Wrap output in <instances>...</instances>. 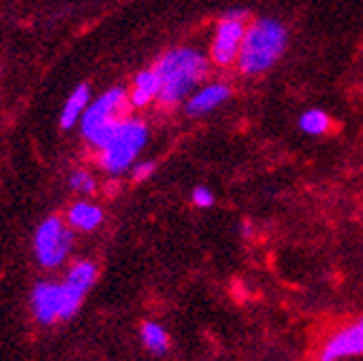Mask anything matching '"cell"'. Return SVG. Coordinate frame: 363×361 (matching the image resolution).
Instances as JSON below:
<instances>
[{
	"label": "cell",
	"instance_id": "1",
	"mask_svg": "<svg viewBox=\"0 0 363 361\" xmlns=\"http://www.w3.org/2000/svg\"><path fill=\"white\" fill-rule=\"evenodd\" d=\"M153 69L162 80L157 102L162 106H175L208 76V58L199 49L177 47L167 51Z\"/></svg>",
	"mask_w": 363,
	"mask_h": 361
},
{
	"label": "cell",
	"instance_id": "2",
	"mask_svg": "<svg viewBox=\"0 0 363 361\" xmlns=\"http://www.w3.org/2000/svg\"><path fill=\"white\" fill-rule=\"evenodd\" d=\"M288 49V29L277 18H257L246 27L238 69L244 76H262L275 67Z\"/></svg>",
	"mask_w": 363,
	"mask_h": 361
},
{
	"label": "cell",
	"instance_id": "3",
	"mask_svg": "<svg viewBox=\"0 0 363 361\" xmlns=\"http://www.w3.org/2000/svg\"><path fill=\"white\" fill-rule=\"evenodd\" d=\"M126 104H129V96H126V89L122 87L108 89L96 102H91V106L86 104L80 118V129L91 147L100 151L108 142V138L118 129L120 120H124L122 113L126 111Z\"/></svg>",
	"mask_w": 363,
	"mask_h": 361
},
{
	"label": "cell",
	"instance_id": "4",
	"mask_svg": "<svg viewBox=\"0 0 363 361\" xmlns=\"http://www.w3.org/2000/svg\"><path fill=\"white\" fill-rule=\"evenodd\" d=\"M147 140H149V126L142 120L135 118L120 120L113 135L100 149V167L111 175L124 173L133 165L138 153L147 147Z\"/></svg>",
	"mask_w": 363,
	"mask_h": 361
},
{
	"label": "cell",
	"instance_id": "5",
	"mask_svg": "<svg viewBox=\"0 0 363 361\" xmlns=\"http://www.w3.org/2000/svg\"><path fill=\"white\" fill-rule=\"evenodd\" d=\"M246 9H230L222 16L215 27V35L211 43V62L217 67H230L238 62L242 40L246 33Z\"/></svg>",
	"mask_w": 363,
	"mask_h": 361
},
{
	"label": "cell",
	"instance_id": "6",
	"mask_svg": "<svg viewBox=\"0 0 363 361\" xmlns=\"http://www.w3.org/2000/svg\"><path fill=\"white\" fill-rule=\"evenodd\" d=\"M71 244H74V233H71L65 222L60 218H47L38 228H35V235H33V252H35V260H38L40 266L45 268H56L60 266L69 250Z\"/></svg>",
	"mask_w": 363,
	"mask_h": 361
},
{
	"label": "cell",
	"instance_id": "7",
	"mask_svg": "<svg viewBox=\"0 0 363 361\" xmlns=\"http://www.w3.org/2000/svg\"><path fill=\"white\" fill-rule=\"evenodd\" d=\"M357 357H363V315L325 339L317 361H346Z\"/></svg>",
	"mask_w": 363,
	"mask_h": 361
},
{
	"label": "cell",
	"instance_id": "8",
	"mask_svg": "<svg viewBox=\"0 0 363 361\" xmlns=\"http://www.w3.org/2000/svg\"><path fill=\"white\" fill-rule=\"evenodd\" d=\"M31 311L35 321L51 326L60 321V284L38 282L31 293Z\"/></svg>",
	"mask_w": 363,
	"mask_h": 361
},
{
	"label": "cell",
	"instance_id": "9",
	"mask_svg": "<svg viewBox=\"0 0 363 361\" xmlns=\"http://www.w3.org/2000/svg\"><path fill=\"white\" fill-rule=\"evenodd\" d=\"M228 98H230V87L224 82H213V84L202 87L186 100L184 111L189 118H202L215 111L217 106H222Z\"/></svg>",
	"mask_w": 363,
	"mask_h": 361
},
{
	"label": "cell",
	"instance_id": "10",
	"mask_svg": "<svg viewBox=\"0 0 363 361\" xmlns=\"http://www.w3.org/2000/svg\"><path fill=\"white\" fill-rule=\"evenodd\" d=\"M160 89H162V80H160L155 69L140 71V74L135 76L131 94H129V104L133 106V109H144V106H149L153 100H157Z\"/></svg>",
	"mask_w": 363,
	"mask_h": 361
},
{
	"label": "cell",
	"instance_id": "11",
	"mask_svg": "<svg viewBox=\"0 0 363 361\" xmlns=\"http://www.w3.org/2000/svg\"><path fill=\"white\" fill-rule=\"evenodd\" d=\"M67 220L74 228H80V231H96L102 220H104V213L100 206L96 204H89V202H76L74 206L69 209L67 213Z\"/></svg>",
	"mask_w": 363,
	"mask_h": 361
},
{
	"label": "cell",
	"instance_id": "12",
	"mask_svg": "<svg viewBox=\"0 0 363 361\" xmlns=\"http://www.w3.org/2000/svg\"><path fill=\"white\" fill-rule=\"evenodd\" d=\"M89 84H80L74 89V94L69 96L67 104H65V109L60 113V126L67 131L71 129L74 124H78V120L82 118L84 109H86V104H89Z\"/></svg>",
	"mask_w": 363,
	"mask_h": 361
},
{
	"label": "cell",
	"instance_id": "13",
	"mask_svg": "<svg viewBox=\"0 0 363 361\" xmlns=\"http://www.w3.org/2000/svg\"><path fill=\"white\" fill-rule=\"evenodd\" d=\"M140 339H142L144 348H147L149 352H153V355L162 357V355H167V350H169V333L157 321H144L140 326Z\"/></svg>",
	"mask_w": 363,
	"mask_h": 361
},
{
	"label": "cell",
	"instance_id": "14",
	"mask_svg": "<svg viewBox=\"0 0 363 361\" xmlns=\"http://www.w3.org/2000/svg\"><path fill=\"white\" fill-rule=\"evenodd\" d=\"M96 275H98V268H96V264L94 262H86V260H82V262H78V264H74L69 268V273H67V284H71V286H76L78 291H82V293H86L91 286H94V282H96Z\"/></svg>",
	"mask_w": 363,
	"mask_h": 361
},
{
	"label": "cell",
	"instance_id": "15",
	"mask_svg": "<svg viewBox=\"0 0 363 361\" xmlns=\"http://www.w3.org/2000/svg\"><path fill=\"white\" fill-rule=\"evenodd\" d=\"M299 129L306 133V135H323L330 131V116L321 111V109H308L299 116Z\"/></svg>",
	"mask_w": 363,
	"mask_h": 361
},
{
	"label": "cell",
	"instance_id": "16",
	"mask_svg": "<svg viewBox=\"0 0 363 361\" xmlns=\"http://www.w3.org/2000/svg\"><path fill=\"white\" fill-rule=\"evenodd\" d=\"M84 295L86 293L78 291L76 286H71L67 282L60 284V321H69V319L76 317V313L80 311V306H82Z\"/></svg>",
	"mask_w": 363,
	"mask_h": 361
},
{
	"label": "cell",
	"instance_id": "17",
	"mask_svg": "<svg viewBox=\"0 0 363 361\" xmlns=\"http://www.w3.org/2000/svg\"><path fill=\"white\" fill-rule=\"evenodd\" d=\"M69 184L74 191H80V193H94L96 191V179L91 177L86 171H74V175H71Z\"/></svg>",
	"mask_w": 363,
	"mask_h": 361
},
{
	"label": "cell",
	"instance_id": "18",
	"mask_svg": "<svg viewBox=\"0 0 363 361\" xmlns=\"http://www.w3.org/2000/svg\"><path fill=\"white\" fill-rule=\"evenodd\" d=\"M191 197H193V204L197 209H211L215 204V195L208 187H195Z\"/></svg>",
	"mask_w": 363,
	"mask_h": 361
},
{
	"label": "cell",
	"instance_id": "19",
	"mask_svg": "<svg viewBox=\"0 0 363 361\" xmlns=\"http://www.w3.org/2000/svg\"><path fill=\"white\" fill-rule=\"evenodd\" d=\"M155 171V162L153 160H144V162H138V165L133 167V179L135 182H142V179L151 177Z\"/></svg>",
	"mask_w": 363,
	"mask_h": 361
}]
</instances>
